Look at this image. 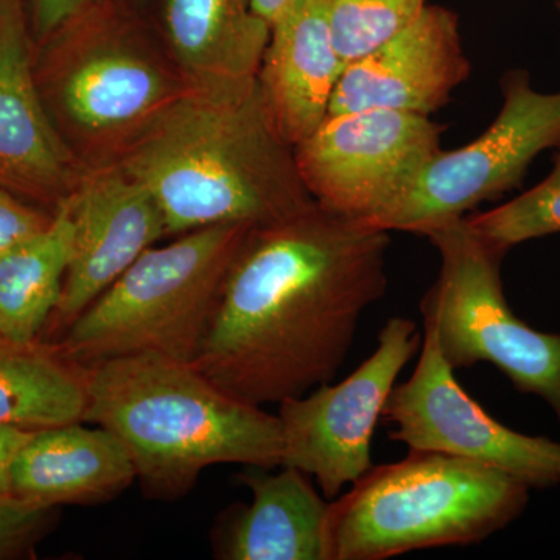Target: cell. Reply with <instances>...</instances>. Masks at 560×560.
Segmentation results:
<instances>
[{
    "label": "cell",
    "mask_w": 560,
    "mask_h": 560,
    "mask_svg": "<svg viewBox=\"0 0 560 560\" xmlns=\"http://www.w3.org/2000/svg\"><path fill=\"white\" fill-rule=\"evenodd\" d=\"M86 372L57 342L0 335V423L38 431L83 422Z\"/></svg>",
    "instance_id": "d6986e66"
},
{
    "label": "cell",
    "mask_w": 560,
    "mask_h": 560,
    "mask_svg": "<svg viewBox=\"0 0 560 560\" xmlns=\"http://www.w3.org/2000/svg\"><path fill=\"white\" fill-rule=\"evenodd\" d=\"M442 131L430 117L400 110L331 114L294 149V160L319 208L368 221L441 153Z\"/></svg>",
    "instance_id": "30bf717a"
},
{
    "label": "cell",
    "mask_w": 560,
    "mask_h": 560,
    "mask_svg": "<svg viewBox=\"0 0 560 560\" xmlns=\"http://www.w3.org/2000/svg\"><path fill=\"white\" fill-rule=\"evenodd\" d=\"M427 0H329L335 49L346 66L418 20Z\"/></svg>",
    "instance_id": "7402d4cb"
},
{
    "label": "cell",
    "mask_w": 560,
    "mask_h": 560,
    "mask_svg": "<svg viewBox=\"0 0 560 560\" xmlns=\"http://www.w3.org/2000/svg\"><path fill=\"white\" fill-rule=\"evenodd\" d=\"M345 68L331 39L329 0H296L271 22L257 91L272 130L291 149L329 116Z\"/></svg>",
    "instance_id": "9a60e30c"
},
{
    "label": "cell",
    "mask_w": 560,
    "mask_h": 560,
    "mask_svg": "<svg viewBox=\"0 0 560 560\" xmlns=\"http://www.w3.org/2000/svg\"><path fill=\"white\" fill-rule=\"evenodd\" d=\"M54 213L32 208L13 191L0 187V256L50 226Z\"/></svg>",
    "instance_id": "cb8c5ba5"
},
{
    "label": "cell",
    "mask_w": 560,
    "mask_h": 560,
    "mask_svg": "<svg viewBox=\"0 0 560 560\" xmlns=\"http://www.w3.org/2000/svg\"><path fill=\"white\" fill-rule=\"evenodd\" d=\"M138 2H145V0H138Z\"/></svg>",
    "instance_id": "f1b7e54d"
},
{
    "label": "cell",
    "mask_w": 560,
    "mask_h": 560,
    "mask_svg": "<svg viewBox=\"0 0 560 560\" xmlns=\"http://www.w3.org/2000/svg\"><path fill=\"white\" fill-rule=\"evenodd\" d=\"M500 86L503 106L488 130L458 150L438 153L397 200L363 223L425 235L521 187L534 160L560 143V91L534 90L523 69L510 70Z\"/></svg>",
    "instance_id": "ba28073f"
},
{
    "label": "cell",
    "mask_w": 560,
    "mask_h": 560,
    "mask_svg": "<svg viewBox=\"0 0 560 560\" xmlns=\"http://www.w3.org/2000/svg\"><path fill=\"white\" fill-rule=\"evenodd\" d=\"M22 0H0V187L54 206L80 173L40 95Z\"/></svg>",
    "instance_id": "5bb4252c"
},
{
    "label": "cell",
    "mask_w": 560,
    "mask_h": 560,
    "mask_svg": "<svg viewBox=\"0 0 560 560\" xmlns=\"http://www.w3.org/2000/svg\"><path fill=\"white\" fill-rule=\"evenodd\" d=\"M425 237L440 253L441 271L420 313L448 366L493 364L521 393L547 401L560 422V335L533 329L512 312L501 280L508 249L474 230L466 217Z\"/></svg>",
    "instance_id": "8992f818"
},
{
    "label": "cell",
    "mask_w": 560,
    "mask_h": 560,
    "mask_svg": "<svg viewBox=\"0 0 560 560\" xmlns=\"http://www.w3.org/2000/svg\"><path fill=\"white\" fill-rule=\"evenodd\" d=\"M556 9H558V11L560 13V0H556Z\"/></svg>",
    "instance_id": "83f0119b"
},
{
    "label": "cell",
    "mask_w": 560,
    "mask_h": 560,
    "mask_svg": "<svg viewBox=\"0 0 560 560\" xmlns=\"http://www.w3.org/2000/svg\"><path fill=\"white\" fill-rule=\"evenodd\" d=\"M116 164L149 190L167 235L267 226L316 205L257 83L238 95L187 90L121 147Z\"/></svg>",
    "instance_id": "7a4b0ae2"
},
{
    "label": "cell",
    "mask_w": 560,
    "mask_h": 560,
    "mask_svg": "<svg viewBox=\"0 0 560 560\" xmlns=\"http://www.w3.org/2000/svg\"><path fill=\"white\" fill-rule=\"evenodd\" d=\"M72 223L65 206L46 231L0 256V335L35 342L60 302L72 253Z\"/></svg>",
    "instance_id": "ffe728a7"
},
{
    "label": "cell",
    "mask_w": 560,
    "mask_h": 560,
    "mask_svg": "<svg viewBox=\"0 0 560 560\" xmlns=\"http://www.w3.org/2000/svg\"><path fill=\"white\" fill-rule=\"evenodd\" d=\"M83 422L124 444L150 499L187 495L217 464L282 467L279 416L231 396L194 364L151 353L88 366Z\"/></svg>",
    "instance_id": "3957f363"
},
{
    "label": "cell",
    "mask_w": 560,
    "mask_h": 560,
    "mask_svg": "<svg viewBox=\"0 0 560 560\" xmlns=\"http://www.w3.org/2000/svg\"><path fill=\"white\" fill-rule=\"evenodd\" d=\"M389 232L318 205L250 228L194 366L264 407L329 383L363 313L388 289Z\"/></svg>",
    "instance_id": "6da1fadb"
},
{
    "label": "cell",
    "mask_w": 560,
    "mask_h": 560,
    "mask_svg": "<svg viewBox=\"0 0 560 560\" xmlns=\"http://www.w3.org/2000/svg\"><path fill=\"white\" fill-rule=\"evenodd\" d=\"M57 508L0 493V559L27 555L50 529Z\"/></svg>",
    "instance_id": "603a6c76"
},
{
    "label": "cell",
    "mask_w": 560,
    "mask_h": 560,
    "mask_svg": "<svg viewBox=\"0 0 560 560\" xmlns=\"http://www.w3.org/2000/svg\"><path fill=\"white\" fill-rule=\"evenodd\" d=\"M61 205L72 223V253L60 302L46 327L60 337L147 249L167 235L160 206L116 162L80 176Z\"/></svg>",
    "instance_id": "7c38bea8"
},
{
    "label": "cell",
    "mask_w": 560,
    "mask_h": 560,
    "mask_svg": "<svg viewBox=\"0 0 560 560\" xmlns=\"http://www.w3.org/2000/svg\"><path fill=\"white\" fill-rule=\"evenodd\" d=\"M420 342L415 320L394 316L383 326L377 349L348 378L282 401V466L315 478L326 499L363 477L372 467V436L383 408Z\"/></svg>",
    "instance_id": "9c48e42d"
},
{
    "label": "cell",
    "mask_w": 560,
    "mask_h": 560,
    "mask_svg": "<svg viewBox=\"0 0 560 560\" xmlns=\"http://www.w3.org/2000/svg\"><path fill=\"white\" fill-rule=\"evenodd\" d=\"M164 31L187 90L238 95L256 88L270 24L253 0H164Z\"/></svg>",
    "instance_id": "2e32d148"
},
{
    "label": "cell",
    "mask_w": 560,
    "mask_h": 560,
    "mask_svg": "<svg viewBox=\"0 0 560 560\" xmlns=\"http://www.w3.org/2000/svg\"><path fill=\"white\" fill-rule=\"evenodd\" d=\"M97 2L98 0H32L33 35L39 43H46L51 35Z\"/></svg>",
    "instance_id": "d4e9b609"
},
{
    "label": "cell",
    "mask_w": 560,
    "mask_h": 560,
    "mask_svg": "<svg viewBox=\"0 0 560 560\" xmlns=\"http://www.w3.org/2000/svg\"><path fill=\"white\" fill-rule=\"evenodd\" d=\"M469 75L458 14L427 5L405 31L346 66L329 116L389 109L430 117L451 102L453 91Z\"/></svg>",
    "instance_id": "4fadbf2b"
},
{
    "label": "cell",
    "mask_w": 560,
    "mask_h": 560,
    "mask_svg": "<svg viewBox=\"0 0 560 560\" xmlns=\"http://www.w3.org/2000/svg\"><path fill=\"white\" fill-rule=\"evenodd\" d=\"M249 224H215L147 249L61 335L57 345L88 368L121 357L194 363L224 279Z\"/></svg>",
    "instance_id": "5b68a950"
},
{
    "label": "cell",
    "mask_w": 560,
    "mask_h": 560,
    "mask_svg": "<svg viewBox=\"0 0 560 560\" xmlns=\"http://www.w3.org/2000/svg\"><path fill=\"white\" fill-rule=\"evenodd\" d=\"M35 431L0 423V493H10L11 466Z\"/></svg>",
    "instance_id": "484cf974"
},
{
    "label": "cell",
    "mask_w": 560,
    "mask_h": 560,
    "mask_svg": "<svg viewBox=\"0 0 560 560\" xmlns=\"http://www.w3.org/2000/svg\"><path fill=\"white\" fill-rule=\"evenodd\" d=\"M552 171L541 183L488 212L466 217L474 230L510 250L512 246L560 232V143Z\"/></svg>",
    "instance_id": "44dd1931"
},
{
    "label": "cell",
    "mask_w": 560,
    "mask_h": 560,
    "mask_svg": "<svg viewBox=\"0 0 560 560\" xmlns=\"http://www.w3.org/2000/svg\"><path fill=\"white\" fill-rule=\"evenodd\" d=\"M135 481L130 455L110 431L72 422L33 433L11 466L10 492L39 506H95Z\"/></svg>",
    "instance_id": "e0dca14e"
},
{
    "label": "cell",
    "mask_w": 560,
    "mask_h": 560,
    "mask_svg": "<svg viewBox=\"0 0 560 560\" xmlns=\"http://www.w3.org/2000/svg\"><path fill=\"white\" fill-rule=\"evenodd\" d=\"M40 95L80 138L119 149L187 91L110 2L98 0L49 39Z\"/></svg>",
    "instance_id": "52a82bcc"
},
{
    "label": "cell",
    "mask_w": 560,
    "mask_h": 560,
    "mask_svg": "<svg viewBox=\"0 0 560 560\" xmlns=\"http://www.w3.org/2000/svg\"><path fill=\"white\" fill-rule=\"evenodd\" d=\"M296 0H253V10L268 24L278 20L280 14L290 9Z\"/></svg>",
    "instance_id": "4316f807"
},
{
    "label": "cell",
    "mask_w": 560,
    "mask_h": 560,
    "mask_svg": "<svg viewBox=\"0 0 560 560\" xmlns=\"http://www.w3.org/2000/svg\"><path fill=\"white\" fill-rule=\"evenodd\" d=\"M282 467L278 474L250 467L241 475L253 501L230 518L220 541L221 559L326 560L324 522L329 503L308 475Z\"/></svg>",
    "instance_id": "ac0fdd59"
},
{
    "label": "cell",
    "mask_w": 560,
    "mask_h": 560,
    "mask_svg": "<svg viewBox=\"0 0 560 560\" xmlns=\"http://www.w3.org/2000/svg\"><path fill=\"white\" fill-rule=\"evenodd\" d=\"M382 419L389 440L410 451L436 452L510 475L529 489L560 485V444L526 436L492 418L466 393L423 327L422 350L407 382L390 390Z\"/></svg>",
    "instance_id": "8fae6325"
},
{
    "label": "cell",
    "mask_w": 560,
    "mask_h": 560,
    "mask_svg": "<svg viewBox=\"0 0 560 560\" xmlns=\"http://www.w3.org/2000/svg\"><path fill=\"white\" fill-rule=\"evenodd\" d=\"M529 488L503 471L436 452L410 451L372 466L327 508L326 560H385L478 544L525 511Z\"/></svg>",
    "instance_id": "277c9868"
}]
</instances>
